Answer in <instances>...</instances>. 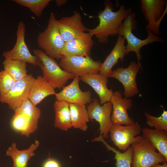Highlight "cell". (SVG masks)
<instances>
[{
  "instance_id": "cell-1",
  "label": "cell",
  "mask_w": 167,
  "mask_h": 167,
  "mask_svg": "<svg viewBox=\"0 0 167 167\" xmlns=\"http://www.w3.org/2000/svg\"><path fill=\"white\" fill-rule=\"evenodd\" d=\"M104 4V10L100 11L98 14L99 20L98 25L92 29L87 28L86 31L92 37L95 36L100 43L106 44L110 36L118 34L120 26L132 12V9H126L122 5L117 11H114L113 5L109 0L105 1Z\"/></svg>"
},
{
  "instance_id": "cell-2",
  "label": "cell",
  "mask_w": 167,
  "mask_h": 167,
  "mask_svg": "<svg viewBox=\"0 0 167 167\" xmlns=\"http://www.w3.org/2000/svg\"><path fill=\"white\" fill-rule=\"evenodd\" d=\"M135 13L131 12L124 19L120 26L118 30V35L124 37L127 42L126 47L127 54L131 52H134L136 55L138 63L142 68L140 60H142L141 49L143 46L158 42L164 43V41L161 38L153 34L150 30H147L148 33L147 37L141 40L134 35L132 30L136 28V23L135 19Z\"/></svg>"
},
{
  "instance_id": "cell-3",
  "label": "cell",
  "mask_w": 167,
  "mask_h": 167,
  "mask_svg": "<svg viewBox=\"0 0 167 167\" xmlns=\"http://www.w3.org/2000/svg\"><path fill=\"white\" fill-rule=\"evenodd\" d=\"M37 42L39 47L49 57L54 59L61 58L65 42L60 34L57 20L54 13L50 14L46 29L39 34Z\"/></svg>"
},
{
  "instance_id": "cell-4",
  "label": "cell",
  "mask_w": 167,
  "mask_h": 167,
  "mask_svg": "<svg viewBox=\"0 0 167 167\" xmlns=\"http://www.w3.org/2000/svg\"><path fill=\"white\" fill-rule=\"evenodd\" d=\"M35 55L41 61L43 65L40 68L43 77L54 88L61 89L70 79L75 77L74 75L63 70L55 60L49 57L44 51L34 49Z\"/></svg>"
},
{
  "instance_id": "cell-5",
  "label": "cell",
  "mask_w": 167,
  "mask_h": 167,
  "mask_svg": "<svg viewBox=\"0 0 167 167\" xmlns=\"http://www.w3.org/2000/svg\"><path fill=\"white\" fill-rule=\"evenodd\" d=\"M131 145L133 150L132 167H151L156 164L167 161L142 136H137V140Z\"/></svg>"
},
{
  "instance_id": "cell-6",
  "label": "cell",
  "mask_w": 167,
  "mask_h": 167,
  "mask_svg": "<svg viewBox=\"0 0 167 167\" xmlns=\"http://www.w3.org/2000/svg\"><path fill=\"white\" fill-rule=\"evenodd\" d=\"M101 63L90 56H62L59 65L65 71L75 76L99 74Z\"/></svg>"
},
{
  "instance_id": "cell-7",
  "label": "cell",
  "mask_w": 167,
  "mask_h": 167,
  "mask_svg": "<svg viewBox=\"0 0 167 167\" xmlns=\"http://www.w3.org/2000/svg\"><path fill=\"white\" fill-rule=\"evenodd\" d=\"M165 0H141V9L148 24L146 30L158 36L161 34L160 26L167 12Z\"/></svg>"
},
{
  "instance_id": "cell-8",
  "label": "cell",
  "mask_w": 167,
  "mask_h": 167,
  "mask_svg": "<svg viewBox=\"0 0 167 167\" xmlns=\"http://www.w3.org/2000/svg\"><path fill=\"white\" fill-rule=\"evenodd\" d=\"M35 79L32 74H29L25 78L16 81L7 93L0 97V102L7 104L14 111L25 100L29 99L30 91Z\"/></svg>"
},
{
  "instance_id": "cell-9",
  "label": "cell",
  "mask_w": 167,
  "mask_h": 167,
  "mask_svg": "<svg viewBox=\"0 0 167 167\" xmlns=\"http://www.w3.org/2000/svg\"><path fill=\"white\" fill-rule=\"evenodd\" d=\"M25 24L20 21L17 26V39L14 46L11 50L3 52V56L5 59L22 60L40 67L43 65L41 62L37 57L31 54L25 43Z\"/></svg>"
},
{
  "instance_id": "cell-10",
  "label": "cell",
  "mask_w": 167,
  "mask_h": 167,
  "mask_svg": "<svg viewBox=\"0 0 167 167\" xmlns=\"http://www.w3.org/2000/svg\"><path fill=\"white\" fill-rule=\"evenodd\" d=\"M89 119L95 120L100 125V135L105 139L108 137L109 130L112 125L111 116L112 106L111 102L101 105L99 100L93 98L87 106Z\"/></svg>"
},
{
  "instance_id": "cell-11",
  "label": "cell",
  "mask_w": 167,
  "mask_h": 167,
  "mask_svg": "<svg viewBox=\"0 0 167 167\" xmlns=\"http://www.w3.org/2000/svg\"><path fill=\"white\" fill-rule=\"evenodd\" d=\"M141 130L140 125L137 122L125 126L113 124L109 133L111 140L120 151L124 152L137 140Z\"/></svg>"
},
{
  "instance_id": "cell-12",
  "label": "cell",
  "mask_w": 167,
  "mask_h": 167,
  "mask_svg": "<svg viewBox=\"0 0 167 167\" xmlns=\"http://www.w3.org/2000/svg\"><path fill=\"white\" fill-rule=\"evenodd\" d=\"M141 68L137 62L132 61L127 67L118 68L112 71L109 77L116 79L122 84L124 97L129 98L139 93L136 77Z\"/></svg>"
},
{
  "instance_id": "cell-13",
  "label": "cell",
  "mask_w": 167,
  "mask_h": 167,
  "mask_svg": "<svg viewBox=\"0 0 167 167\" xmlns=\"http://www.w3.org/2000/svg\"><path fill=\"white\" fill-rule=\"evenodd\" d=\"M110 101L112 106L111 119L113 124L129 125L135 123L127 112L133 105L130 99L124 97L122 92L117 90L113 92Z\"/></svg>"
},
{
  "instance_id": "cell-14",
  "label": "cell",
  "mask_w": 167,
  "mask_h": 167,
  "mask_svg": "<svg viewBox=\"0 0 167 167\" xmlns=\"http://www.w3.org/2000/svg\"><path fill=\"white\" fill-rule=\"evenodd\" d=\"M80 77L75 76L69 85L64 86L62 90L56 94V100L65 101L69 104L86 105L92 100V94L90 90L82 91L79 86Z\"/></svg>"
},
{
  "instance_id": "cell-15",
  "label": "cell",
  "mask_w": 167,
  "mask_h": 167,
  "mask_svg": "<svg viewBox=\"0 0 167 167\" xmlns=\"http://www.w3.org/2000/svg\"><path fill=\"white\" fill-rule=\"evenodd\" d=\"M60 34L65 42L71 41L86 31L81 16L78 11H74L70 16L63 17L57 20Z\"/></svg>"
},
{
  "instance_id": "cell-16",
  "label": "cell",
  "mask_w": 167,
  "mask_h": 167,
  "mask_svg": "<svg viewBox=\"0 0 167 167\" xmlns=\"http://www.w3.org/2000/svg\"><path fill=\"white\" fill-rule=\"evenodd\" d=\"M92 36L84 32L77 37L65 42L61 52L62 56H90L94 44Z\"/></svg>"
},
{
  "instance_id": "cell-17",
  "label": "cell",
  "mask_w": 167,
  "mask_h": 167,
  "mask_svg": "<svg viewBox=\"0 0 167 167\" xmlns=\"http://www.w3.org/2000/svg\"><path fill=\"white\" fill-rule=\"evenodd\" d=\"M125 39L118 35L116 42L110 53L101 63L99 74L107 78L112 71L113 67L118 62V60L123 62L127 55L125 44Z\"/></svg>"
},
{
  "instance_id": "cell-18",
  "label": "cell",
  "mask_w": 167,
  "mask_h": 167,
  "mask_svg": "<svg viewBox=\"0 0 167 167\" xmlns=\"http://www.w3.org/2000/svg\"><path fill=\"white\" fill-rule=\"evenodd\" d=\"M80 79L94 90L99 96L101 105L110 101L113 91L107 87V78L99 73L83 75Z\"/></svg>"
},
{
  "instance_id": "cell-19",
  "label": "cell",
  "mask_w": 167,
  "mask_h": 167,
  "mask_svg": "<svg viewBox=\"0 0 167 167\" xmlns=\"http://www.w3.org/2000/svg\"><path fill=\"white\" fill-rule=\"evenodd\" d=\"M39 144V141L35 140L28 148L20 150L17 148L16 143L13 142L6 150V155L12 159L13 167H27L28 161L35 155V151Z\"/></svg>"
},
{
  "instance_id": "cell-20",
  "label": "cell",
  "mask_w": 167,
  "mask_h": 167,
  "mask_svg": "<svg viewBox=\"0 0 167 167\" xmlns=\"http://www.w3.org/2000/svg\"><path fill=\"white\" fill-rule=\"evenodd\" d=\"M55 88L41 76L35 79L31 89L29 99L35 106L39 104L47 96L55 95Z\"/></svg>"
},
{
  "instance_id": "cell-21",
  "label": "cell",
  "mask_w": 167,
  "mask_h": 167,
  "mask_svg": "<svg viewBox=\"0 0 167 167\" xmlns=\"http://www.w3.org/2000/svg\"><path fill=\"white\" fill-rule=\"evenodd\" d=\"M143 137L148 141L167 161V131L144 128Z\"/></svg>"
},
{
  "instance_id": "cell-22",
  "label": "cell",
  "mask_w": 167,
  "mask_h": 167,
  "mask_svg": "<svg viewBox=\"0 0 167 167\" xmlns=\"http://www.w3.org/2000/svg\"><path fill=\"white\" fill-rule=\"evenodd\" d=\"M11 121L13 130L22 135L29 137L38 128V125L33 122L27 115L16 110Z\"/></svg>"
},
{
  "instance_id": "cell-23",
  "label": "cell",
  "mask_w": 167,
  "mask_h": 167,
  "mask_svg": "<svg viewBox=\"0 0 167 167\" xmlns=\"http://www.w3.org/2000/svg\"><path fill=\"white\" fill-rule=\"evenodd\" d=\"M54 107L55 113L54 127L63 131H67L72 127L69 104L56 100Z\"/></svg>"
},
{
  "instance_id": "cell-24",
  "label": "cell",
  "mask_w": 167,
  "mask_h": 167,
  "mask_svg": "<svg viewBox=\"0 0 167 167\" xmlns=\"http://www.w3.org/2000/svg\"><path fill=\"white\" fill-rule=\"evenodd\" d=\"M72 127L85 131L89 118L85 105L69 104Z\"/></svg>"
},
{
  "instance_id": "cell-25",
  "label": "cell",
  "mask_w": 167,
  "mask_h": 167,
  "mask_svg": "<svg viewBox=\"0 0 167 167\" xmlns=\"http://www.w3.org/2000/svg\"><path fill=\"white\" fill-rule=\"evenodd\" d=\"M94 140L95 141L102 142L108 150L115 153L114 159L116 161V167H131L133 154V148L131 145L126 150L122 152L109 145L101 135L95 138Z\"/></svg>"
},
{
  "instance_id": "cell-26",
  "label": "cell",
  "mask_w": 167,
  "mask_h": 167,
  "mask_svg": "<svg viewBox=\"0 0 167 167\" xmlns=\"http://www.w3.org/2000/svg\"><path fill=\"white\" fill-rule=\"evenodd\" d=\"M27 63L22 60L5 59L2 64L4 70L17 81L25 78L28 75Z\"/></svg>"
},
{
  "instance_id": "cell-27",
  "label": "cell",
  "mask_w": 167,
  "mask_h": 167,
  "mask_svg": "<svg viewBox=\"0 0 167 167\" xmlns=\"http://www.w3.org/2000/svg\"><path fill=\"white\" fill-rule=\"evenodd\" d=\"M17 4L29 9L36 17L41 16L44 9L49 4L51 0H13Z\"/></svg>"
},
{
  "instance_id": "cell-28",
  "label": "cell",
  "mask_w": 167,
  "mask_h": 167,
  "mask_svg": "<svg viewBox=\"0 0 167 167\" xmlns=\"http://www.w3.org/2000/svg\"><path fill=\"white\" fill-rule=\"evenodd\" d=\"M163 111L159 117L153 116L147 112L144 115L146 118V123L150 127H154L155 129L167 131V111L161 105Z\"/></svg>"
},
{
  "instance_id": "cell-29",
  "label": "cell",
  "mask_w": 167,
  "mask_h": 167,
  "mask_svg": "<svg viewBox=\"0 0 167 167\" xmlns=\"http://www.w3.org/2000/svg\"><path fill=\"white\" fill-rule=\"evenodd\" d=\"M16 81L6 71H0V97L7 93L15 84Z\"/></svg>"
},
{
  "instance_id": "cell-30",
  "label": "cell",
  "mask_w": 167,
  "mask_h": 167,
  "mask_svg": "<svg viewBox=\"0 0 167 167\" xmlns=\"http://www.w3.org/2000/svg\"><path fill=\"white\" fill-rule=\"evenodd\" d=\"M42 167H60L58 162L53 159H48L43 165Z\"/></svg>"
},
{
  "instance_id": "cell-31",
  "label": "cell",
  "mask_w": 167,
  "mask_h": 167,
  "mask_svg": "<svg viewBox=\"0 0 167 167\" xmlns=\"http://www.w3.org/2000/svg\"><path fill=\"white\" fill-rule=\"evenodd\" d=\"M55 2L57 6L58 7H59L65 4L67 2V0H56Z\"/></svg>"
},
{
  "instance_id": "cell-32",
  "label": "cell",
  "mask_w": 167,
  "mask_h": 167,
  "mask_svg": "<svg viewBox=\"0 0 167 167\" xmlns=\"http://www.w3.org/2000/svg\"><path fill=\"white\" fill-rule=\"evenodd\" d=\"M151 167H167V162H164L162 165H160L159 163L156 164Z\"/></svg>"
}]
</instances>
